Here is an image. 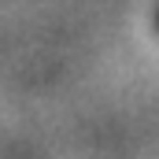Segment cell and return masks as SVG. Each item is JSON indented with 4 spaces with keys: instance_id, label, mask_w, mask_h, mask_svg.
I'll return each instance as SVG.
<instances>
[{
    "instance_id": "6da1fadb",
    "label": "cell",
    "mask_w": 159,
    "mask_h": 159,
    "mask_svg": "<svg viewBox=\"0 0 159 159\" xmlns=\"http://www.w3.org/2000/svg\"><path fill=\"white\" fill-rule=\"evenodd\" d=\"M156 34H159V11H156Z\"/></svg>"
}]
</instances>
